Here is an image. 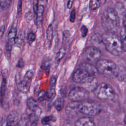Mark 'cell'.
Here are the masks:
<instances>
[{
	"label": "cell",
	"instance_id": "6da1fadb",
	"mask_svg": "<svg viewBox=\"0 0 126 126\" xmlns=\"http://www.w3.org/2000/svg\"><path fill=\"white\" fill-rule=\"evenodd\" d=\"M103 29L108 33H115L119 29L120 20L115 9L108 7L103 12L101 18Z\"/></svg>",
	"mask_w": 126,
	"mask_h": 126
},
{
	"label": "cell",
	"instance_id": "7a4b0ae2",
	"mask_svg": "<svg viewBox=\"0 0 126 126\" xmlns=\"http://www.w3.org/2000/svg\"><path fill=\"white\" fill-rule=\"evenodd\" d=\"M113 33H109L102 37V41L105 49L110 54L119 56L123 52L122 46L120 38L113 35Z\"/></svg>",
	"mask_w": 126,
	"mask_h": 126
},
{
	"label": "cell",
	"instance_id": "3957f363",
	"mask_svg": "<svg viewBox=\"0 0 126 126\" xmlns=\"http://www.w3.org/2000/svg\"><path fill=\"white\" fill-rule=\"evenodd\" d=\"M97 72L109 78H116L118 71V66L113 62L100 59L96 63L95 66Z\"/></svg>",
	"mask_w": 126,
	"mask_h": 126
},
{
	"label": "cell",
	"instance_id": "277c9868",
	"mask_svg": "<svg viewBox=\"0 0 126 126\" xmlns=\"http://www.w3.org/2000/svg\"><path fill=\"white\" fill-rule=\"evenodd\" d=\"M93 92L94 95L102 100H112L115 94L114 89L110 85L106 83H102L97 85Z\"/></svg>",
	"mask_w": 126,
	"mask_h": 126
},
{
	"label": "cell",
	"instance_id": "5b68a950",
	"mask_svg": "<svg viewBox=\"0 0 126 126\" xmlns=\"http://www.w3.org/2000/svg\"><path fill=\"white\" fill-rule=\"evenodd\" d=\"M79 111L80 113L86 115L94 116L100 113L101 106L97 102L85 100L80 102Z\"/></svg>",
	"mask_w": 126,
	"mask_h": 126
},
{
	"label": "cell",
	"instance_id": "8992f818",
	"mask_svg": "<svg viewBox=\"0 0 126 126\" xmlns=\"http://www.w3.org/2000/svg\"><path fill=\"white\" fill-rule=\"evenodd\" d=\"M33 75V73L32 71L28 70L24 75L23 79L16 78L17 87L20 92L26 94L29 92L31 85Z\"/></svg>",
	"mask_w": 126,
	"mask_h": 126
},
{
	"label": "cell",
	"instance_id": "52a82bcc",
	"mask_svg": "<svg viewBox=\"0 0 126 126\" xmlns=\"http://www.w3.org/2000/svg\"><path fill=\"white\" fill-rule=\"evenodd\" d=\"M89 92L82 87H75L68 93V98L71 101L81 102L87 99Z\"/></svg>",
	"mask_w": 126,
	"mask_h": 126
},
{
	"label": "cell",
	"instance_id": "ba28073f",
	"mask_svg": "<svg viewBox=\"0 0 126 126\" xmlns=\"http://www.w3.org/2000/svg\"><path fill=\"white\" fill-rule=\"evenodd\" d=\"M86 59L91 63H96L101 57L100 51L96 47L90 46L87 48L84 52Z\"/></svg>",
	"mask_w": 126,
	"mask_h": 126
},
{
	"label": "cell",
	"instance_id": "9c48e42d",
	"mask_svg": "<svg viewBox=\"0 0 126 126\" xmlns=\"http://www.w3.org/2000/svg\"><path fill=\"white\" fill-rule=\"evenodd\" d=\"M92 76L94 75H91L85 69L80 66L79 68L74 72L72 79L74 82L82 84Z\"/></svg>",
	"mask_w": 126,
	"mask_h": 126
},
{
	"label": "cell",
	"instance_id": "30bf717a",
	"mask_svg": "<svg viewBox=\"0 0 126 126\" xmlns=\"http://www.w3.org/2000/svg\"><path fill=\"white\" fill-rule=\"evenodd\" d=\"M80 102L72 101L68 103L65 108V113L68 118L75 117L79 113V104Z\"/></svg>",
	"mask_w": 126,
	"mask_h": 126
},
{
	"label": "cell",
	"instance_id": "8fae6325",
	"mask_svg": "<svg viewBox=\"0 0 126 126\" xmlns=\"http://www.w3.org/2000/svg\"><path fill=\"white\" fill-rule=\"evenodd\" d=\"M97 80L95 76H92L81 84L82 87L89 92L93 91L97 86Z\"/></svg>",
	"mask_w": 126,
	"mask_h": 126
},
{
	"label": "cell",
	"instance_id": "7c38bea8",
	"mask_svg": "<svg viewBox=\"0 0 126 126\" xmlns=\"http://www.w3.org/2000/svg\"><path fill=\"white\" fill-rule=\"evenodd\" d=\"M27 105L28 108L36 115L39 117L41 114L42 110L38 105L37 102L32 97H30L27 102Z\"/></svg>",
	"mask_w": 126,
	"mask_h": 126
},
{
	"label": "cell",
	"instance_id": "4fadbf2b",
	"mask_svg": "<svg viewBox=\"0 0 126 126\" xmlns=\"http://www.w3.org/2000/svg\"><path fill=\"white\" fill-rule=\"evenodd\" d=\"M77 126H94L95 123L94 119L90 117H81L75 122Z\"/></svg>",
	"mask_w": 126,
	"mask_h": 126
},
{
	"label": "cell",
	"instance_id": "5bb4252c",
	"mask_svg": "<svg viewBox=\"0 0 126 126\" xmlns=\"http://www.w3.org/2000/svg\"><path fill=\"white\" fill-rule=\"evenodd\" d=\"M19 115L15 111H13L10 113L7 116L6 121V125L16 126L18 125L19 122Z\"/></svg>",
	"mask_w": 126,
	"mask_h": 126
},
{
	"label": "cell",
	"instance_id": "9a60e30c",
	"mask_svg": "<svg viewBox=\"0 0 126 126\" xmlns=\"http://www.w3.org/2000/svg\"><path fill=\"white\" fill-rule=\"evenodd\" d=\"M80 66L85 69L91 75L94 76H95L96 73L98 72L96 67L90 63H83L80 64Z\"/></svg>",
	"mask_w": 126,
	"mask_h": 126
},
{
	"label": "cell",
	"instance_id": "2e32d148",
	"mask_svg": "<svg viewBox=\"0 0 126 126\" xmlns=\"http://www.w3.org/2000/svg\"><path fill=\"white\" fill-rule=\"evenodd\" d=\"M44 9V6L42 5H40L38 6L37 10L35 13V14L36 15V21L38 25H41L42 23Z\"/></svg>",
	"mask_w": 126,
	"mask_h": 126
},
{
	"label": "cell",
	"instance_id": "e0dca14e",
	"mask_svg": "<svg viewBox=\"0 0 126 126\" xmlns=\"http://www.w3.org/2000/svg\"><path fill=\"white\" fill-rule=\"evenodd\" d=\"M3 79L1 83L0 89V102L1 105H2L3 101V98L5 95V88H6V79L7 77L2 76Z\"/></svg>",
	"mask_w": 126,
	"mask_h": 126
},
{
	"label": "cell",
	"instance_id": "ac0fdd59",
	"mask_svg": "<svg viewBox=\"0 0 126 126\" xmlns=\"http://www.w3.org/2000/svg\"><path fill=\"white\" fill-rule=\"evenodd\" d=\"M121 81L126 80V69L124 67H118V71L116 77Z\"/></svg>",
	"mask_w": 126,
	"mask_h": 126
},
{
	"label": "cell",
	"instance_id": "d6986e66",
	"mask_svg": "<svg viewBox=\"0 0 126 126\" xmlns=\"http://www.w3.org/2000/svg\"><path fill=\"white\" fill-rule=\"evenodd\" d=\"M53 27L52 25H50L46 31V38L47 43L49 48L51 46L52 39H53Z\"/></svg>",
	"mask_w": 126,
	"mask_h": 126
},
{
	"label": "cell",
	"instance_id": "ffe728a7",
	"mask_svg": "<svg viewBox=\"0 0 126 126\" xmlns=\"http://www.w3.org/2000/svg\"><path fill=\"white\" fill-rule=\"evenodd\" d=\"M14 43H12V42L7 40L6 43L5 44V49H4V54L7 60H9L10 58V56H11V50H12V45Z\"/></svg>",
	"mask_w": 126,
	"mask_h": 126
},
{
	"label": "cell",
	"instance_id": "44dd1931",
	"mask_svg": "<svg viewBox=\"0 0 126 126\" xmlns=\"http://www.w3.org/2000/svg\"><path fill=\"white\" fill-rule=\"evenodd\" d=\"M120 40L122 43L123 51L126 52V29H123L120 32Z\"/></svg>",
	"mask_w": 126,
	"mask_h": 126
},
{
	"label": "cell",
	"instance_id": "7402d4cb",
	"mask_svg": "<svg viewBox=\"0 0 126 126\" xmlns=\"http://www.w3.org/2000/svg\"><path fill=\"white\" fill-rule=\"evenodd\" d=\"M17 35V29L15 26H12L8 34V39L7 40L12 42V43H14V40Z\"/></svg>",
	"mask_w": 126,
	"mask_h": 126
},
{
	"label": "cell",
	"instance_id": "603a6c76",
	"mask_svg": "<svg viewBox=\"0 0 126 126\" xmlns=\"http://www.w3.org/2000/svg\"><path fill=\"white\" fill-rule=\"evenodd\" d=\"M64 105V99L62 97H58L55 101L54 103V106L56 109L58 111H61Z\"/></svg>",
	"mask_w": 126,
	"mask_h": 126
},
{
	"label": "cell",
	"instance_id": "cb8c5ba5",
	"mask_svg": "<svg viewBox=\"0 0 126 126\" xmlns=\"http://www.w3.org/2000/svg\"><path fill=\"white\" fill-rule=\"evenodd\" d=\"M28 117L29 122L30 123V125L31 126H36L37 125L39 117L37 115L32 112L28 116Z\"/></svg>",
	"mask_w": 126,
	"mask_h": 126
},
{
	"label": "cell",
	"instance_id": "d4e9b609",
	"mask_svg": "<svg viewBox=\"0 0 126 126\" xmlns=\"http://www.w3.org/2000/svg\"><path fill=\"white\" fill-rule=\"evenodd\" d=\"M23 40H24L23 35L22 33L19 32L18 33H17V35L14 40V44L16 46L18 47H20L22 45L23 43Z\"/></svg>",
	"mask_w": 126,
	"mask_h": 126
},
{
	"label": "cell",
	"instance_id": "484cf974",
	"mask_svg": "<svg viewBox=\"0 0 126 126\" xmlns=\"http://www.w3.org/2000/svg\"><path fill=\"white\" fill-rule=\"evenodd\" d=\"M56 96V92L55 88L50 87L45 94V97L49 100H52Z\"/></svg>",
	"mask_w": 126,
	"mask_h": 126
},
{
	"label": "cell",
	"instance_id": "4316f807",
	"mask_svg": "<svg viewBox=\"0 0 126 126\" xmlns=\"http://www.w3.org/2000/svg\"><path fill=\"white\" fill-rule=\"evenodd\" d=\"M100 3L99 0H90L89 6L92 10H95L99 7Z\"/></svg>",
	"mask_w": 126,
	"mask_h": 126
},
{
	"label": "cell",
	"instance_id": "83f0119b",
	"mask_svg": "<svg viewBox=\"0 0 126 126\" xmlns=\"http://www.w3.org/2000/svg\"><path fill=\"white\" fill-rule=\"evenodd\" d=\"M65 53V50L64 48L63 47L61 48L56 54V58H55L56 61L58 62H60L62 60V59L63 58V57L64 56Z\"/></svg>",
	"mask_w": 126,
	"mask_h": 126
},
{
	"label": "cell",
	"instance_id": "f1b7e54d",
	"mask_svg": "<svg viewBox=\"0 0 126 126\" xmlns=\"http://www.w3.org/2000/svg\"><path fill=\"white\" fill-rule=\"evenodd\" d=\"M12 0H0V8L2 9H7L10 5Z\"/></svg>",
	"mask_w": 126,
	"mask_h": 126
},
{
	"label": "cell",
	"instance_id": "f546056e",
	"mask_svg": "<svg viewBox=\"0 0 126 126\" xmlns=\"http://www.w3.org/2000/svg\"><path fill=\"white\" fill-rule=\"evenodd\" d=\"M28 117L26 116L25 114H23L20 119L19 120L18 125V126H27L28 124Z\"/></svg>",
	"mask_w": 126,
	"mask_h": 126
},
{
	"label": "cell",
	"instance_id": "4dcf8cb0",
	"mask_svg": "<svg viewBox=\"0 0 126 126\" xmlns=\"http://www.w3.org/2000/svg\"><path fill=\"white\" fill-rule=\"evenodd\" d=\"M53 118V117H52L51 116H46L42 118V119L41 121V123L42 124H43L44 125H49V123L52 121Z\"/></svg>",
	"mask_w": 126,
	"mask_h": 126
},
{
	"label": "cell",
	"instance_id": "1f68e13d",
	"mask_svg": "<svg viewBox=\"0 0 126 126\" xmlns=\"http://www.w3.org/2000/svg\"><path fill=\"white\" fill-rule=\"evenodd\" d=\"M35 38L36 36L35 33L32 32H30L28 35V42L29 44L31 45L32 44V43L35 41Z\"/></svg>",
	"mask_w": 126,
	"mask_h": 126
},
{
	"label": "cell",
	"instance_id": "d6a6232c",
	"mask_svg": "<svg viewBox=\"0 0 126 126\" xmlns=\"http://www.w3.org/2000/svg\"><path fill=\"white\" fill-rule=\"evenodd\" d=\"M57 81V76L55 75H53L51 77L50 81V87L55 88L56 83Z\"/></svg>",
	"mask_w": 126,
	"mask_h": 126
},
{
	"label": "cell",
	"instance_id": "836d02e7",
	"mask_svg": "<svg viewBox=\"0 0 126 126\" xmlns=\"http://www.w3.org/2000/svg\"><path fill=\"white\" fill-rule=\"evenodd\" d=\"M88 29L87 27L85 26H82L80 28V31H81V35L83 37H85L86 36L87 33H88Z\"/></svg>",
	"mask_w": 126,
	"mask_h": 126
},
{
	"label": "cell",
	"instance_id": "e575fe53",
	"mask_svg": "<svg viewBox=\"0 0 126 126\" xmlns=\"http://www.w3.org/2000/svg\"><path fill=\"white\" fill-rule=\"evenodd\" d=\"M76 18V12L75 9H73L70 13V21L71 22H74L75 21Z\"/></svg>",
	"mask_w": 126,
	"mask_h": 126
},
{
	"label": "cell",
	"instance_id": "d590c367",
	"mask_svg": "<svg viewBox=\"0 0 126 126\" xmlns=\"http://www.w3.org/2000/svg\"><path fill=\"white\" fill-rule=\"evenodd\" d=\"M38 0H34L33 1V9H34V13H35L37 8L38 7Z\"/></svg>",
	"mask_w": 126,
	"mask_h": 126
},
{
	"label": "cell",
	"instance_id": "8d00e7d4",
	"mask_svg": "<svg viewBox=\"0 0 126 126\" xmlns=\"http://www.w3.org/2000/svg\"><path fill=\"white\" fill-rule=\"evenodd\" d=\"M5 26H2L0 29V39L2 38V37L3 36V35L4 34V31H5Z\"/></svg>",
	"mask_w": 126,
	"mask_h": 126
},
{
	"label": "cell",
	"instance_id": "74e56055",
	"mask_svg": "<svg viewBox=\"0 0 126 126\" xmlns=\"http://www.w3.org/2000/svg\"><path fill=\"white\" fill-rule=\"evenodd\" d=\"M123 25L124 26V28L126 29V12L125 13V14L124 16V17H123Z\"/></svg>",
	"mask_w": 126,
	"mask_h": 126
},
{
	"label": "cell",
	"instance_id": "f35d334b",
	"mask_svg": "<svg viewBox=\"0 0 126 126\" xmlns=\"http://www.w3.org/2000/svg\"><path fill=\"white\" fill-rule=\"evenodd\" d=\"M73 3V0H68L67 2V7L68 8H71Z\"/></svg>",
	"mask_w": 126,
	"mask_h": 126
},
{
	"label": "cell",
	"instance_id": "ab89813d",
	"mask_svg": "<svg viewBox=\"0 0 126 126\" xmlns=\"http://www.w3.org/2000/svg\"><path fill=\"white\" fill-rule=\"evenodd\" d=\"M24 65V62L22 59L19 60L18 63V64L17 66H19V67H22Z\"/></svg>",
	"mask_w": 126,
	"mask_h": 126
},
{
	"label": "cell",
	"instance_id": "60d3db41",
	"mask_svg": "<svg viewBox=\"0 0 126 126\" xmlns=\"http://www.w3.org/2000/svg\"><path fill=\"white\" fill-rule=\"evenodd\" d=\"M124 123L125 124V125H126V115L125 116V118L124 119Z\"/></svg>",
	"mask_w": 126,
	"mask_h": 126
},
{
	"label": "cell",
	"instance_id": "b9f144b4",
	"mask_svg": "<svg viewBox=\"0 0 126 126\" xmlns=\"http://www.w3.org/2000/svg\"><path fill=\"white\" fill-rule=\"evenodd\" d=\"M106 1H110V0H106Z\"/></svg>",
	"mask_w": 126,
	"mask_h": 126
},
{
	"label": "cell",
	"instance_id": "7bdbcfd3",
	"mask_svg": "<svg viewBox=\"0 0 126 126\" xmlns=\"http://www.w3.org/2000/svg\"></svg>",
	"mask_w": 126,
	"mask_h": 126
}]
</instances>
